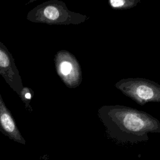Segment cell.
<instances>
[{"instance_id": "5b68a950", "label": "cell", "mask_w": 160, "mask_h": 160, "mask_svg": "<svg viewBox=\"0 0 160 160\" xmlns=\"http://www.w3.org/2000/svg\"><path fill=\"white\" fill-rule=\"evenodd\" d=\"M0 75L18 96L23 88L22 81L14 59L8 48L0 41Z\"/></svg>"}, {"instance_id": "6da1fadb", "label": "cell", "mask_w": 160, "mask_h": 160, "mask_svg": "<svg viewBox=\"0 0 160 160\" xmlns=\"http://www.w3.org/2000/svg\"><path fill=\"white\" fill-rule=\"evenodd\" d=\"M98 117L111 139L122 142L148 141L149 133L160 132V122L152 115L122 105H104Z\"/></svg>"}, {"instance_id": "8992f818", "label": "cell", "mask_w": 160, "mask_h": 160, "mask_svg": "<svg viewBox=\"0 0 160 160\" xmlns=\"http://www.w3.org/2000/svg\"><path fill=\"white\" fill-rule=\"evenodd\" d=\"M0 131L16 142L26 144V141L0 94Z\"/></svg>"}, {"instance_id": "7a4b0ae2", "label": "cell", "mask_w": 160, "mask_h": 160, "mask_svg": "<svg viewBox=\"0 0 160 160\" xmlns=\"http://www.w3.org/2000/svg\"><path fill=\"white\" fill-rule=\"evenodd\" d=\"M26 18L32 22L50 25H78L88 19L84 14L70 11L59 0H50L37 5L28 12Z\"/></svg>"}, {"instance_id": "ba28073f", "label": "cell", "mask_w": 160, "mask_h": 160, "mask_svg": "<svg viewBox=\"0 0 160 160\" xmlns=\"http://www.w3.org/2000/svg\"><path fill=\"white\" fill-rule=\"evenodd\" d=\"M33 96H34L33 90L30 88L26 87V86L23 87L19 96L21 101L24 102L26 109L29 112L32 111V108L30 106V102L31 101L33 98Z\"/></svg>"}, {"instance_id": "3957f363", "label": "cell", "mask_w": 160, "mask_h": 160, "mask_svg": "<svg viewBox=\"0 0 160 160\" xmlns=\"http://www.w3.org/2000/svg\"><path fill=\"white\" fill-rule=\"evenodd\" d=\"M114 86L139 105L160 102V84L151 80L141 78H126L120 79Z\"/></svg>"}, {"instance_id": "52a82bcc", "label": "cell", "mask_w": 160, "mask_h": 160, "mask_svg": "<svg viewBox=\"0 0 160 160\" xmlns=\"http://www.w3.org/2000/svg\"><path fill=\"white\" fill-rule=\"evenodd\" d=\"M139 0H109L108 3L113 9H128L136 6Z\"/></svg>"}, {"instance_id": "277c9868", "label": "cell", "mask_w": 160, "mask_h": 160, "mask_svg": "<svg viewBox=\"0 0 160 160\" xmlns=\"http://www.w3.org/2000/svg\"><path fill=\"white\" fill-rule=\"evenodd\" d=\"M54 61L58 76L68 88H76L81 84L82 69L74 54L66 50H60L54 56Z\"/></svg>"}]
</instances>
